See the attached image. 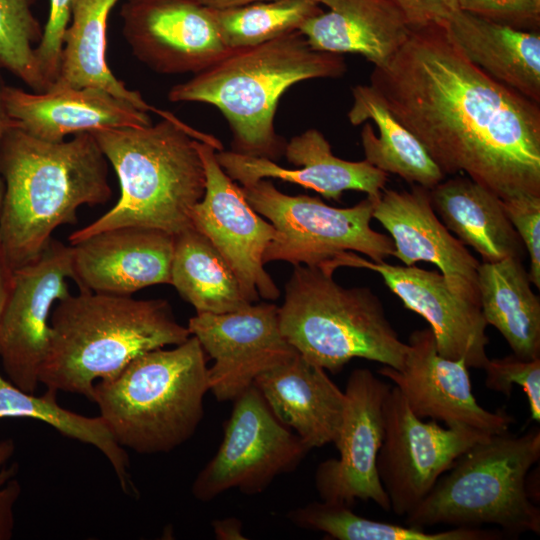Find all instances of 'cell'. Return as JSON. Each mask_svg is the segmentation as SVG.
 Returning <instances> with one entry per match:
<instances>
[{"instance_id":"cell-44","label":"cell","mask_w":540,"mask_h":540,"mask_svg":"<svg viewBox=\"0 0 540 540\" xmlns=\"http://www.w3.org/2000/svg\"><path fill=\"white\" fill-rule=\"evenodd\" d=\"M202 4L210 7V8H226L231 6H238V5H244L248 3L253 2H260V1H272V0H199ZM319 4L327 5L329 0H313Z\"/></svg>"},{"instance_id":"cell-23","label":"cell","mask_w":540,"mask_h":540,"mask_svg":"<svg viewBox=\"0 0 540 540\" xmlns=\"http://www.w3.org/2000/svg\"><path fill=\"white\" fill-rule=\"evenodd\" d=\"M274 416L309 449L335 444L345 407L344 391L326 370L299 353L254 382Z\"/></svg>"},{"instance_id":"cell-34","label":"cell","mask_w":540,"mask_h":540,"mask_svg":"<svg viewBox=\"0 0 540 540\" xmlns=\"http://www.w3.org/2000/svg\"><path fill=\"white\" fill-rule=\"evenodd\" d=\"M35 0H0V68L21 79L35 92L48 86L36 60L34 44L42 30L31 7Z\"/></svg>"},{"instance_id":"cell-43","label":"cell","mask_w":540,"mask_h":540,"mask_svg":"<svg viewBox=\"0 0 540 540\" xmlns=\"http://www.w3.org/2000/svg\"><path fill=\"white\" fill-rule=\"evenodd\" d=\"M3 87H4V84L2 83L1 78H0V150H1L3 137L7 129L11 126V120L7 114V111L4 105ZM3 192H4V183L0 174V208H1L2 198H3Z\"/></svg>"},{"instance_id":"cell-31","label":"cell","mask_w":540,"mask_h":540,"mask_svg":"<svg viewBox=\"0 0 540 540\" xmlns=\"http://www.w3.org/2000/svg\"><path fill=\"white\" fill-rule=\"evenodd\" d=\"M57 392L47 389L41 396L21 390L0 374V419L40 420L66 437L93 445L108 459L124 491L131 484L127 452L113 438L100 416L87 417L61 407Z\"/></svg>"},{"instance_id":"cell-42","label":"cell","mask_w":540,"mask_h":540,"mask_svg":"<svg viewBox=\"0 0 540 540\" xmlns=\"http://www.w3.org/2000/svg\"><path fill=\"white\" fill-rule=\"evenodd\" d=\"M13 273L6 261L0 242V315L12 286Z\"/></svg>"},{"instance_id":"cell-38","label":"cell","mask_w":540,"mask_h":540,"mask_svg":"<svg viewBox=\"0 0 540 540\" xmlns=\"http://www.w3.org/2000/svg\"><path fill=\"white\" fill-rule=\"evenodd\" d=\"M73 2L74 0H50L48 20L35 48L38 68L48 89L58 75L63 36L71 19Z\"/></svg>"},{"instance_id":"cell-22","label":"cell","mask_w":540,"mask_h":540,"mask_svg":"<svg viewBox=\"0 0 540 540\" xmlns=\"http://www.w3.org/2000/svg\"><path fill=\"white\" fill-rule=\"evenodd\" d=\"M3 100L12 126L50 142L100 129L152 123L148 112L95 87L51 86L44 92H27L4 85Z\"/></svg>"},{"instance_id":"cell-14","label":"cell","mask_w":540,"mask_h":540,"mask_svg":"<svg viewBox=\"0 0 540 540\" xmlns=\"http://www.w3.org/2000/svg\"><path fill=\"white\" fill-rule=\"evenodd\" d=\"M390 388L369 369L357 368L350 373L335 443L339 457L321 462L315 472V487L322 501L353 507L357 499L371 500L390 512L377 471L384 436L383 403Z\"/></svg>"},{"instance_id":"cell-37","label":"cell","mask_w":540,"mask_h":540,"mask_svg":"<svg viewBox=\"0 0 540 540\" xmlns=\"http://www.w3.org/2000/svg\"><path fill=\"white\" fill-rule=\"evenodd\" d=\"M459 9L518 30L538 32L540 0H458Z\"/></svg>"},{"instance_id":"cell-40","label":"cell","mask_w":540,"mask_h":540,"mask_svg":"<svg viewBox=\"0 0 540 540\" xmlns=\"http://www.w3.org/2000/svg\"><path fill=\"white\" fill-rule=\"evenodd\" d=\"M18 465L14 463L0 470V540H9L14 530V507L21 493V486L14 478Z\"/></svg>"},{"instance_id":"cell-32","label":"cell","mask_w":540,"mask_h":540,"mask_svg":"<svg viewBox=\"0 0 540 540\" xmlns=\"http://www.w3.org/2000/svg\"><path fill=\"white\" fill-rule=\"evenodd\" d=\"M287 517L300 528L323 532L337 540H499L506 536L499 529L467 526L430 532L365 518L357 515L352 507L322 500L296 508Z\"/></svg>"},{"instance_id":"cell-28","label":"cell","mask_w":540,"mask_h":540,"mask_svg":"<svg viewBox=\"0 0 540 540\" xmlns=\"http://www.w3.org/2000/svg\"><path fill=\"white\" fill-rule=\"evenodd\" d=\"M478 290L487 325L501 333L512 353L523 359L540 357V300L523 260L480 262Z\"/></svg>"},{"instance_id":"cell-29","label":"cell","mask_w":540,"mask_h":540,"mask_svg":"<svg viewBox=\"0 0 540 540\" xmlns=\"http://www.w3.org/2000/svg\"><path fill=\"white\" fill-rule=\"evenodd\" d=\"M117 1L74 0L63 36L58 75L51 86L100 88L146 112L160 113L138 91L128 89L118 80L107 64V22Z\"/></svg>"},{"instance_id":"cell-9","label":"cell","mask_w":540,"mask_h":540,"mask_svg":"<svg viewBox=\"0 0 540 540\" xmlns=\"http://www.w3.org/2000/svg\"><path fill=\"white\" fill-rule=\"evenodd\" d=\"M241 190L250 206L275 228L263 254L264 264L285 261L293 266H318L345 251L382 262L394 254L390 236L370 225L377 197L337 208L318 197L282 193L271 179L241 185Z\"/></svg>"},{"instance_id":"cell-36","label":"cell","mask_w":540,"mask_h":540,"mask_svg":"<svg viewBox=\"0 0 540 540\" xmlns=\"http://www.w3.org/2000/svg\"><path fill=\"white\" fill-rule=\"evenodd\" d=\"M503 210L529 255V278L540 288V195L518 193L501 199Z\"/></svg>"},{"instance_id":"cell-35","label":"cell","mask_w":540,"mask_h":540,"mask_svg":"<svg viewBox=\"0 0 540 540\" xmlns=\"http://www.w3.org/2000/svg\"><path fill=\"white\" fill-rule=\"evenodd\" d=\"M485 386L510 396L513 385L522 388L528 400L531 419L540 421V357L523 359L515 354L488 359L484 368Z\"/></svg>"},{"instance_id":"cell-2","label":"cell","mask_w":540,"mask_h":540,"mask_svg":"<svg viewBox=\"0 0 540 540\" xmlns=\"http://www.w3.org/2000/svg\"><path fill=\"white\" fill-rule=\"evenodd\" d=\"M0 242L10 269L36 260L54 230L78 221L82 205L112 196L108 161L90 132L50 142L10 126L1 144Z\"/></svg>"},{"instance_id":"cell-5","label":"cell","mask_w":540,"mask_h":540,"mask_svg":"<svg viewBox=\"0 0 540 540\" xmlns=\"http://www.w3.org/2000/svg\"><path fill=\"white\" fill-rule=\"evenodd\" d=\"M346 71L341 54L313 49L298 30L223 58L173 86L172 102L215 106L233 133V151L276 162L286 143L276 134L274 116L292 85L314 78H337Z\"/></svg>"},{"instance_id":"cell-39","label":"cell","mask_w":540,"mask_h":540,"mask_svg":"<svg viewBox=\"0 0 540 540\" xmlns=\"http://www.w3.org/2000/svg\"><path fill=\"white\" fill-rule=\"evenodd\" d=\"M410 28L441 23L459 10L458 0H389Z\"/></svg>"},{"instance_id":"cell-17","label":"cell","mask_w":540,"mask_h":540,"mask_svg":"<svg viewBox=\"0 0 540 540\" xmlns=\"http://www.w3.org/2000/svg\"><path fill=\"white\" fill-rule=\"evenodd\" d=\"M121 16L133 54L159 73L196 74L231 51L199 0H127Z\"/></svg>"},{"instance_id":"cell-1","label":"cell","mask_w":540,"mask_h":540,"mask_svg":"<svg viewBox=\"0 0 540 540\" xmlns=\"http://www.w3.org/2000/svg\"><path fill=\"white\" fill-rule=\"evenodd\" d=\"M370 85L444 175L540 195V106L469 61L442 23L410 28Z\"/></svg>"},{"instance_id":"cell-15","label":"cell","mask_w":540,"mask_h":540,"mask_svg":"<svg viewBox=\"0 0 540 540\" xmlns=\"http://www.w3.org/2000/svg\"><path fill=\"white\" fill-rule=\"evenodd\" d=\"M187 327L214 361L208 385L219 402L234 401L258 376L298 353L282 335L273 303H253L231 313H196Z\"/></svg>"},{"instance_id":"cell-19","label":"cell","mask_w":540,"mask_h":540,"mask_svg":"<svg viewBox=\"0 0 540 540\" xmlns=\"http://www.w3.org/2000/svg\"><path fill=\"white\" fill-rule=\"evenodd\" d=\"M372 218L389 233L393 256L404 265L424 261L436 265L457 296L480 306V261L442 223L435 213L429 189H383L375 199Z\"/></svg>"},{"instance_id":"cell-21","label":"cell","mask_w":540,"mask_h":540,"mask_svg":"<svg viewBox=\"0 0 540 540\" xmlns=\"http://www.w3.org/2000/svg\"><path fill=\"white\" fill-rule=\"evenodd\" d=\"M284 155L294 168H284L273 160L233 150L216 151L219 165L241 185L261 179H280L339 201L345 191L351 190L378 197L388 181L387 173L365 159L347 161L335 156L328 140L316 129L292 137L285 145Z\"/></svg>"},{"instance_id":"cell-18","label":"cell","mask_w":540,"mask_h":540,"mask_svg":"<svg viewBox=\"0 0 540 540\" xmlns=\"http://www.w3.org/2000/svg\"><path fill=\"white\" fill-rule=\"evenodd\" d=\"M407 345L402 369L383 365L378 373L394 383L418 418L487 434L508 431L513 416L502 409L486 410L477 402L465 361L441 356L430 328L413 331Z\"/></svg>"},{"instance_id":"cell-45","label":"cell","mask_w":540,"mask_h":540,"mask_svg":"<svg viewBox=\"0 0 540 540\" xmlns=\"http://www.w3.org/2000/svg\"><path fill=\"white\" fill-rule=\"evenodd\" d=\"M15 451L14 441L5 439L0 441V470L9 461Z\"/></svg>"},{"instance_id":"cell-8","label":"cell","mask_w":540,"mask_h":540,"mask_svg":"<svg viewBox=\"0 0 540 540\" xmlns=\"http://www.w3.org/2000/svg\"><path fill=\"white\" fill-rule=\"evenodd\" d=\"M540 459V430L492 434L460 455L409 514L406 525L427 529L499 526L506 535L540 533V509L528 495L527 475Z\"/></svg>"},{"instance_id":"cell-7","label":"cell","mask_w":540,"mask_h":540,"mask_svg":"<svg viewBox=\"0 0 540 540\" xmlns=\"http://www.w3.org/2000/svg\"><path fill=\"white\" fill-rule=\"evenodd\" d=\"M282 335L306 360L333 374L355 358L400 370L408 345L369 287L346 288L319 266L295 265L278 306Z\"/></svg>"},{"instance_id":"cell-6","label":"cell","mask_w":540,"mask_h":540,"mask_svg":"<svg viewBox=\"0 0 540 540\" xmlns=\"http://www.w3.org/2000/svg\"><path fill=\"white\" fill-rule=\"evenodd\" d=\"M208 367L196 337L134 358L94 386L93 402L115 441L139 454L167 453L188 441L204 415Z\"/></svg>"},{"instance_id":"cell-12","label":"cell","mask_w":540,"mask_h":540,"mask_svg":"<svg viewBox=\"0 0 540 540\" xmlns=\"http://www.w3.org/2000/svg\"><path fill=\"white\" fill-rule=\"evenodd\" d=\"M72 246L51 239L40 256L13 273L0 315V359L11 383L34 393L47 354L52 306L70 294Z\"/></svg>"},{"instance_id":"cell-24","label":"cell","mask_w":540,"mask_h":540,"mask_svg":"<svg viewBox=\"0 0 540 540\" xmlns=\"http://www.w3.org/2000/svg\"><path fill=\"white\" fill-rule=\"evenodd\" d=\"M326 6L299 29L315 50L359 54L382 67L408 38L410 27L389 0H329Z\"/></svg>"},{"instance_id":"cell-13","label":"cell","mask_w":540,"mask_h":540,"mask_svg":"<svg viewBox=\"0 0 540 540\" xmlns=\"http://www.w3.org/2000/svg\"><path fill=\"white\" fill-rule=\"evenodd\" d=\"M205 172V192L191 210L193 228L204 234L235 273L251 303L274 301L280 291L264 268L263 254L275 228L247 202L216 159V149L196 141Z\"/></svg>"},{"instance_id":"cell-3","label":"cell","mask_w":540,"mask_h":540,"mask_svg":"<svg viewBox=\"0 0 540 540\" xmlns=\"http://www.w3.org/2000/svg\"><path fill=\"white\" fill-rule=\"evenodd\" d=\"M156 124L91 132L120 184L117 203L104 215L73 232L75 244L117 227L155 228L177 234L192 227L190 213L205 192V172L196 141L217 151L221 142L162 111Z\"/></svg>"},{"instance_id":"cell-4","label":"cell","mask_w":540,"mask_h":540,"mask_svg":"<svg viewBox=\"0 0 540 540\" xmlns=\"http://www.w3.org/2000/svg\"><path fill=\"white\" fill-rule=\"evenodd\" d=\"M50 343L39 381L93 402L97 380L120 373L137 356L190 336L164 299H134L79 290L59 300L49 320Z\"/></svg>"},{"instance_id":"cell-27","label":"cell","mask_w":540,"mask_h":540,"mask_svg":"<svg viewBox=\"0 0 540 540\" xmlns=\"http://www.w3.org/2000/svg\"><path fill=\"white\" fill-rule=\"evenodd\" d=\"M352 96L353 104L347 116L352 125L365 123L361 143L368 163L427 189L445 178L423 145L395 118L373 86L356 85Z\"/></svg>"},{"instance_id":"cell-26","label":"cell","mask_w":540,"mask_h":540,"mask_svg":"<svg viewBox=\"0 0 540 540\" xmlns=\"http://www.w3.org/2000/svg\"><path fill=\"white\" fill-rule=\"evenodd\" d=\"M429 192L445 227L463 245L473 248L482 262L524 259V245L495 193L468 176L443 179Z\"/></svg>"},{"instance_id":"cell-41","label":"cell","mask_w":540,"mask_h":540,"mask_svg":"<svg viewBox=\"0 0 540 540\" xmlns=\"http://www.w3.org/2000/svg\"><path fill=\"white\" fill-rule=\"evenodd\" d=\"M213 532L219 540H241L246 537L242 533V524L237 518H224L212 522Z\"/></svg>"},{"instance_id":"cell-30","label":"cell","mask_w":540,"mask_h":540,"mask_svg":"<svg viewBox=\"0 0 540 540\" xmlns=\"http://www.w3.org/2000/svg\"><path fill=\"white\" fill-rule=\"evenodd\" d=\"M170 285L196 313H231L253 304L223 256L193 227L174 235Z\"/></svg>"},{"instance_id":"cell-20","label":"cell","mask_w":540,"mask_h":540,"mask_svg":"<svg viewBox=\"0 0 540 540\" xmlns=\"http://www.w3.org/2000/svg\"><path fill=\"white\" fill-rule=\"evenodd\" d=\"M72 246L71 269L79 290L131 296L171 283L174 235L124 226L101 231Z\"/></svg>"},{"instance_id":"cell-11","label":"cell","mask_w":540,"mask_h":540,"mask_svg":"<svg viewBox=\"0 0 540 540\" xmlns=\"http://www.w3.org/2000/svg\"><path fill=\"white\" fill-rule=\"evenodd\" d=\"M383 424L377 471L390 511L398 516L412 512L460 455L492 435L468 426L443 428L436 420L423 421L395 386L383 403Z\"/></svg>"},{"instance_id":"cell-33","label":"cell","mask_w":540,"mask_h":540,"mask_svg":"<svg viewBox=\"0 0 540 540\" xmlns=\"http://www.w3.org/2000/svg\"><path fill=\"white\" fill-rule=\"evenodd\" d=\"M319 5L313 0H272L212 9L223 42L232 50L298 31L323 11Z\"/></svg>"},{"instance_id":"cell-25","label":"cell","mask_w":540,"mask_h":540,"mask_svg":"<svg viewBox=\"0 0 540 540\" xmlns=\"http://www.w3.org/2000/svg\"><path fill=\"white\" fill-rule=\"evenodd\" d=\"M466 58L496 81L540 103V34L462 10L441 22Z\"/></svg>"},{"instance_id":"cell-16","label":"cell","mask_w":540,"mask_h":540,"mask_svg":"<svg viewBox=\"0 0 540 540\" xmlns=\"http://www.w3.org/2000/svg\"><path fill=\"white\" fill-rule=\"evenodd\" d=\"M333 273L339 267L365 268L378 273L403 305L421 315L434 334L438 353L463 359L468 368L483 369L488 356L487 323L479 305L452 292L444 276L416 265L374 262L345 251L319 265Z\"/></svg>"},{"instance_id":"cell-10","label":"cell","mask_w":540,"mask_h":540,"mask_svg":"<svg viewBox=\"0 0 540 540\" xmlns=\"http://www.w3.org/2000/svg\"><path fill=\"white\" fill-rule=\"evenodd\" d=\"M309 451L252 385L234 400L221 444L194 479L192 495L208 502L233 489L262 493L276 477L294 471Z\"/></svg>"}]
</instances>
